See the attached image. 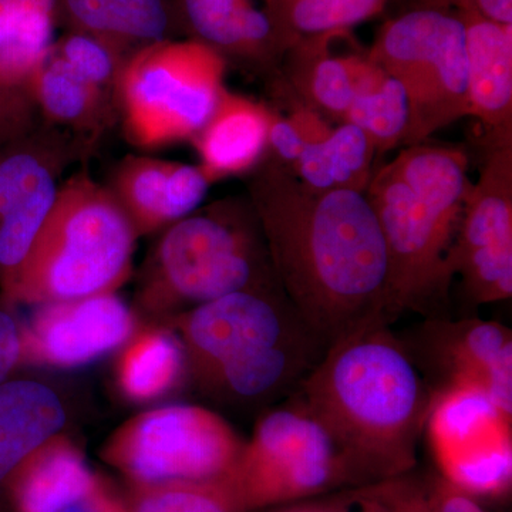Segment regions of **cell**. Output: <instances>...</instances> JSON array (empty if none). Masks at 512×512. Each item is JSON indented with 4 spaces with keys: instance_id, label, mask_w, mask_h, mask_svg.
I'll return each mask as SVG.
<instances>
[{
    "instance_id": "cell-27",
    "label": "cell",
    "mask_w": 512,
    "mask_h": 512,
    "mask_svg": "<svg viewBox=\"0 0 512 512\" xmlns=\"http://www.w3.org/2000/svg\"><path fill=\"white\" fill-rule=\"evenodd\" d=\"M30 96L50 123L82 133H94L110 113L106 90L84 82L52 50L30 84Z\"/></svg>"
},
{
    "instance_id": "cell-28",
    "label": "cell",
    "mask_w": 512,
    "mask_h": 512,
    "mask_svg": "<svg viewBox=\"0 0 512 512\" xmlns=\"http://www.w3.org/2000/svg\"><path fill=\"white\" fill-rule=\"evenodd\" d=\"M342 123L353 124L366 134L375 148L376 160L402 146L409 123V104L402 84L369 59Z\"/></svg>"
},
{
    "instance_id": "cell-33",
    "label": "cell",
    "mask_w": 512,
    "mask_h": 512,
    "mask_svg": "<svg viewBox=\"0 0 512 512\" xmlns=\"http://www.w3.org/2000/svg\"><path fill=\"white\" fill-rule=\"evenodd\" d=\"M9 308L0 302V383L20 365V326Z\"/></svg>"
},
{
    "instance_id": "cell-30",
    "label": "cell",
    "mask_w": 512,
    "mask_h": 512,
    "mask_svg": "<svg viewBox=\"0 0 512 512\" xmlns=\"http://www.w3.org/2000/svg\"><path fill=\"white\" fill-rule=\"evenodd\" d=\"M389 0H269L266 12L285 39L349 32L353 26L382 15Z\"/></svg>"
},
{
    "instance_id": "cell-18",
    "label": "cell",
    "mask_w": 512,
    "mask_h": 512,
    "mask_svg": "<svg viewBox=\"0 0 512 512\" xmlns=\"http://www.w3.org/2000/svg\"><path fill=\"white\" fill-rule=\"evenodd\" d=\"M200 165L127 156L110 185L137 237L154 234L197 211L210 190Z\"/></svg>"
},
{
    "instance_id": "cell-1",
    "label": "cell",
    "mask_w": 512,
    "mask_h": 512,
    "mask_svg": "<svg viewBox=\"0 0 512 512\" xmlns=\"http://www.w3.org/2000/svg\"><path fill=\"white\" fill-rule=\"evenodd\" d=\"M248 191L279 286L326 348L386 318V245L365 192L308 187L272 156Z\"/></svg>"
},
{
    "instance_id": "cell-17",
    "label": "cell",
    "mask_w": 512,
    "mask_h": 512,
    "mask_svg": "<svg viewBox=\"0 0 512 512\" xmlns=\"http://www.w3.org/2000/svg\"><path fill=\"white\" fill-rule=\"evenodd\" d=\"M56 0H0V144L25 133L30 84L55 43Z\"/></svg>"
},
{
    "instance_id": "cell-8",
    "label": "cell",
    "mask_w": 512,
    "mask_h": 512,
    "mask_svg": "<svg viewBox=\"0 0 512 512\" xmlns=\"http://www.w3.org/2000/svg\"><path fill=\"white\" fill-rule=\"evenodd\" d=\"M244 446L220 414L171 404L121 424L104 443L101 458L130 484L210 480L231 473Z\"/></svg>"
},
{
    "instance_id": "cell-20",
    "label": "cell",
    "mask_w": 512,
    "mask_h": 512,
    "mask_svg": "<svg viewBox=\"0 0 512 512\" xmlns=\"http://www.w3.org/2000/svg\"><path fill=\"white\" fill-rule=\"evenodd\" d=\"M511 420L474 387L433 392L426 430L446 471L511 451Z\"/></svg>"
},
{
    "instance_id": "cell-15",
    "label": "cell",
    "mask_w": 512,
    "mask_h": 512,
    "mask_svg": "<svg viewBox=\"0 0 512 512\" xmlns=\"http://www.w3.org/2000/svg\"><path fill=\"white\" fill-rule=\"evenodd\" d=\"M5 490L16 512H123L82 451L60 433L23 461Z\"/></svg>"
},
{
    "instance_id": "cell-31",
    "label": "cell",
    "mask_w": 512,
    "mask_h": 512,
    "mask_svg": "<svg viewBox=\"0 0 512 512\" xmlns=\"http://www.w3.org/2000/svg\"><path fill=\"white\" fill-rule=\"evenodd\" d=\"M53 55L84 82L101 90H116L127 57L97 37L66 32L52 47Z\"/></svg>"
},
{
    "instance_id": "cell-11",
    "label": "cell",
    "mask_w": 512,
    "mask_h": 512,
    "mask_svg": "<svg viewBox=\"0 0 512 512\" xmlns=\"http://www.w3.org/2000/svg\"><path fill=\"white\" fill-rule=\"evenodd\" d=\"M476 184H471L456 239L448 254L474 305L512 296V143L487 144Z\"/></svg>"
},
{
    "instance_id": "cell-16",
    "label": "cell",
    "mask_w": 512,
    "mask_h": 512,
    "mask_svg": "<svg viewBox=\"0 0 512 512\" xmlns=\"http://www.w3.org/2000/svg\"><path fill=\"white\" fill-rule=\"evenodd\" d=\"M181 33L278 82L291 43L252 0H174Z\"/></svg>"
},
{
    "instance_id": "cell-29",
    "label": "cell",
    "mask_w": 512,
    "mask_h": 512,
    "mask_svg": "<svg viewBox=\"0 0 512 512\" xmlns=\"http://www.w3.org/2000/svg\"><path fill=\"white\" fill-rule=\"evenodd\" d=\"M123 512H244L248 510L231 473L210 480L131 484Z\"/></svg>"
},
{
    "instance_id": "cell-25",
    "label": "cell",
    "mask_w": 512,
    "mask_h": 512,
    "mask_svg": "<svg viewBox=\"0 0 512 512\" xmlns=\"http://www.w3.org/2000/svg\"><path fill=\"white\" fill-rule=\"evenodd\" d=\"M375 167V148L369 138L353 124L342 123L309 144L289 170L316 190L366 192Z\"/></svg>"
},
{
    "instance_id": "cell-3",
    "label": "cell",
    "mask_w": 512,
    "mask_h": 512,
    "mask_svg": "<svg viewBox=\"0 0 512 512\" xmlns=\"http://www.w3.org/2000/svg\"><path fill=\"white\" fill-rule=\"evenodd\" d=\"M470 187L468 156L457 147L426 141L376 165L365 194L386 245L390 323L406 312L447 318L454 281L448 254Z\"/></svg>"
},
{
    "instance_id": "cell-13",
    "label": "cell",
    "mask_w": 512,
    "mask_h": 512,
    "mask_svg": "<svg viewBox=\"0 0 512 512\" xmlns=\"http://www.w3.org/2000/svg\"><path fill=\"white\" fill-rule=\"evenodd\" d=\"M20 328V365L77 367L126 345L134 313L113 293L45 303Z\"/></svg>"
},
{
    "instance_id": "cell-9",
    "label": "cell",
    "mask_w": 512,
    "mask_h": 512,
    "mask_svg": "<svg viewBox=\"0 0 512 512\" xmlns=\"http://www.w3.org/2000/svg\"><path fill=\"white\" fill-rule=\"evenodd\" d=\"M232 476L254 508L316 493L346 473L329 434L293 396L259 419Z\"/></svg>"
},
{
    "instance_id": "cell-12",
    "label": "cell",
    "mask_w": 512,
    "mask_h": 512,
    "mask_svg": "<svg viewBox=\"0 0 512 512\" xmlns=\"http://www.w3.org/2000/svg\"><path fill=\"white\" fill-rule=\"evenodd\" d=\"M409 352L414 363L429 365L439 384L431 392L448 387H474L512 417V332L498 322L481 319H427L417 329Z\"/></svg>"
},
{
    "instance_id": "cell-6",
    "label": "cell",
    "mask_w": 512,
    "mask_h": 512,
    "mask_svg": "<svg viewBox=\"0 0 512 512\" xmlns=\"http://www.w3.org/2000/svg\"><path fill=\"white\" fill-rule=\"evenodd\" d=\"M227 67L220 53L188 37L128 57L116 86L127 140L143 150L192 140L214 113Z\"/></svg>"
},
{
    "instance_id": "cell-32",
    "label": "cell",
    "mask_w": 512,
    "mask_h": 512,
    "mask_svg": "<svg viewBox=\"0 0 512 512\" xmlns=\"http://www.w3.org/2000/svg\"><path fill=\"white\" fill-rule=\"evenodd\" d=\"M420 9L471 12L494 22L512 25V0H389L386 6L390 16Z\"/></svg>"
},
{
    "instance_id": "cell-2",
    "label": "cell",
    "mask_w": 512,
    "mask_h": 512,
    "mask_svg": "<svg viewBox=\"0 0 512 512\" xmlns=\"http://www.w3.org/2000/svg\"><path fill=\"white\" fill-rule=\"evenodd\" d=\"M386 318L326 348L293 396L329 434L346 477H389L416 461L433 392Z\"/></svg>"
},
{
    "instance_id": "cell-10",
    "label": "cell",
    "mask_w": 512,
    "mask_h": 512,
    "mask_svg": "<svg viewBox=\"0 0 512 512\" xmlns=\"http://www.w3.org/2000/svg\"><path fill=\"white\" fill-rule=\"evenodd\" d=\"M173 330L200 387L235 360L313 335L282 289L229 293L202 303L175 315Z\"/></svg>"
},
{
    "instance_id": "cell-7",
    "label": "cell",
    "mask_w": 512,
    "mask_h": 512,
    "mask_svg": "<svg viewBox=\"0 0 512 512\" xmlns=\"http://www.w3.org/2000/svg\"><path fill=\"white\" fill-rule=\"evenodd\" d=\"M367 56L406 93L409 123L400 147L426 143L468 116L466 37L456 12L420 9L390 16Z\"/></svg>"
},
{
    "instance_id": "cell-26",
    "label": "cell",
    "mask_w": 512,
    "mask_h": 512,
    "mask_svg": "<svg viewBox=\"0 0 512 512\" xmlns=\"http://www.w3.org/2000/svg\"><path fill=\"white\" fill-rule=\"evenodd\" d=\"M185 372L183 343L173 329L136 330L117 362V386L131 402L147 403L174 390Z\"/></svg>"
},
{
    "instance_id": "cell-5",
    "label": "cell",
    "mask_w": 512,
    "mask_h": 512,
    "mask_svg": "<svg viewBox=\"0 0 512 512\" xmlns=\"http://www.w3.org/2000/svg\"><path fill=\"white\" fill-rule=\"evenodd\" d=\"M261 221L249 195L212 202L164 229L147 262L140 301L178 313L242 291H276Z\"/></svg>"
},
{
    "instance_id": "cell-34",
    "label": "cell",
    "mask_w": 512,
    "mask_h": 512,
    "mask_svg": "<svg viewBox=\"0 0 512 512\" xmlns=\"http://www.w3.org/2000/svg\"><path fill=\"white\" fill-rule=\"evenodd\" d=\"M430 503L436 512H484L466 495L451 491L448 487H440Z\"/></svg>"
},
{
    "instance_id": "cell-4",
    "label": "cell",
    "mask_w": 512,
    "mask_h": 512,
    "mask_svg": "<svg viewBox=\"0 0 512 512\" xmlns=\"http://www.w3.org/2000/svg\"><path fill=\"white\" fill-rule=\"evenodd\" d=\"M136 231L106 185L87 173L60 184L49 217L0 302L12 306L113 293L133 269Z\"/></svg>"
},
{
    "instance_id": "cell-23",
    "label": "cell",
    "mask_w": 512,
    "mask_h": 512,
    "mask_svg": "<svg viewBox=\"0 0 512 512\" xmlns=\"http://www.w3.org/2000/svg\"><path fill=\"white\" fill-rule=\"evenodd\" d=\"M340 33V32H339ZM336 33L302 37L282 62V77L293 94L319 114L343 120L369 66L363 53L332 55Z\"/></svg>"
},
{
    "instance_id": "cell-19",
    "label": "cell",
    "mask_w": 512,
    "mask_h": 512,
    "mask_svg": "<svg viewBox=\"0 0 512 512\" xmlns=\"http://www.w3.org/2000/svg\"><path fill=\"white\" fill-rule=\"evenodd\" d=\"M463 22L467 55L468 116L485 130V144L512 143V25L471 12Z\"/></svg>"
},
{
    "instance_id": "cell-24",
    "label": "cell",
    "mask_w": 512,
    "mask_h": 512,
    "mask_svg": "<svg viewBox=\"0 0 512 512\" xmlns=\"http://www.w3.org/2000/svg\"><path fill=\"white\" fill-rule=\"evenodd\" d=\"M64 423L63 402L46 384L10 377L0 383V488Z\"/></svg>"
},
{
    "instance_id": "cell-21",
    "label": "cell",
    "mask_w": 512,
    "mask_h": 512,
    "mask_svg": "<svg viewBox=\"0 0 512 512\" xmlns=\"http://www.w3.org/2000/svg\"><path fill=\"white\" fill-rule=\"evenodd\" d=\"M56 20L66 32L97 37L127 59L183 35L174 0H56Z\"/></svg>"
},
{
    "instance_id": "cell-14",
    "label": "cell",
    "mask_w": 512,
    "mask_h": 512,
    "mask_svg": "<svg viewBox=\"0 0 512 512\" xmlns=\"http://www.w3.org/2000/svg\"><path fill=\"white\" fill-rule=\"evenodd\" d=\"M57 158L20 136L0 144V292L28 256L59 194Z\"/></svg>"
},
{
    "instance_id": "cell-22",
    "label": "cell",
    "mask_w": 512,
    "mask_h": 512,
    "mask_svg": "<svg viewBox=\"0 0 512 512\" xmlns=\"http://www.w3.org/2000/svg\"><path fill=\"white\" fill-rule=\"evenodd\" d=\"M272 116L266 104L222 90L210 120L191 140L211 184L248 173L264 160Z\"/></svg>"
}]
</instances>
